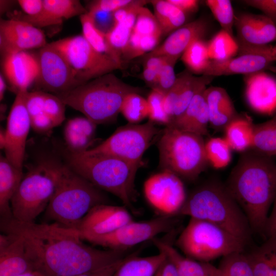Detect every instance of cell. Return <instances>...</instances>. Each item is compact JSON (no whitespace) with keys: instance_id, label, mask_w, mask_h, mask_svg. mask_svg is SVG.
I'll list each match as a JSON object with an SVG mask.
<instances>
[{"instance_id":"obj_1","label":"cell","mask_w":276,"mask_h":276,"mask_svg":"<svg viewBox=\"0 0 276 276\" xmlns=\"http://www.w3.org/2000/svg\"><path fill=\"white\" fill-rule=\"evenodd\" d=\"M2 233L20 236L35 270L45 276H74L97 270L127 257L126 251L85 244L78 232L56 222L1 219Z\"/></svg>"},{"instance_id":"obj_2","label":"cell","mask_w":276,"mask_h":276,"mask_svg":"<svg viewBox=\"0 0 276 276\" xmlns=\"http://www.w3.org/2000/svg\"><path fill=\"white\" fill-rule=\"evenodd\" d=\"M225 186L246 215L253 233H264L276 198V162L252 149L244 152Z\"/></svg>"},{"instance_id":"obj_3","label":"cell","mask_w":276,"mask_h":276,"mask_svg":"<svg viewBox=\"0 0 276 276\" xmlns=\"http://www.w3.org/2000/svg\"><path fill=\"white\" fill-rule=\"evenodd\" d=\"M179 215L218 225L247 245L251 240L253 232L246 215L218 180H209L194 190Z\"/></svg>"},{"instance_id":"obj_4","label":"cell","mask_w":276,"mask_h":276,"mask_svg":"<svg viewBox=\"0 0 276 276\" xmlns=\"http://www.w3.org/2000/svg\"><path fill=\"white\" fill-rule=\"evenodd\" d=\"M66 150V165L72 170L99 189L115 195L127 208L134 211V181L141 164L104 154L77 153Z\"/></svg>"},{"instance_id":"obj_5","label":"cell","mask_w":276,"mask_h":276,"mask_svg":"<svg viewBox=\"0 0 276 276\" xmlns=\"http://www.w3.org/2000/svg\"><path fill=\"white\" fill-rule=\"evenodd\" d=\"M139 89L107 74L56 95L65 105L82 112L97 125L114 121L124 97Z\"/></svg>"},{"instance_id":"obj_6","label":"cell","mask_w":276,"mask_h":276,"mask_svg":"<svg viewBox=\"0 0 276 276\" xmlns=\"http://www.w3.org/2000/svg\"><path fill=\"white\" fill-rule=\"evenodd\" d=\"M100 189L61 164L54 193L45 210V217L76 230L81 220L95 206L107 203Z\"/></svg>"},{"instance_id":"obj_7","label":"cell","mask_w":276,"mask_h":276,"mask_svg":"<svg viewBox=\"0 0 276 276\" xmlns=\"http://www.w3.org/2000/svg\"><path fill=\"white\" fill-rule=\"evenodd\" d=\"M205 143L202 136L166 126L157 142L159 166L181 178L194 180L209 164Z\"/></svg>"},{"instance_id":"obj_8","label":"cell","mask_w":276,"mask_h":276,"mask_svg":"<svg viewBox=\"0 0 276 276\" xmlns=\"http://www.w3.org/2000/svg\"><path fill=\"white\" fill-rule=\"evenodd\" d=\"M176 245L185 256L209 262L219 257L244 252L247 245L218 225L190 218L177 239Z\"/></svg>"},{"instance_id":"obj_9","label":"cell","mask_w":276,"mask_h":276,"mask_svg":"<svg viewBox=\"0 0 276 276\" xmlns=\"http://www.w3.org/2000/svg\"><path fill=\"white\" fill-rule=\"evenodd\" d=\"M60 165L52 160L43 161L24 176L11 200L14 219L34 222L45 211L55 190Z\"/></svg>"},{"instance_id":"obj_10","label":"cell","mask_w":276,"mask_h":276,"mask_svg":"<svg viewBox=\"0 0 276 276\" xmlns=\"http://www.w3.org/2000/svg\"><path fill=\"white\" fill-rule=\"evenodd\" d=\"M51 43L64 56L75 78L81 84L122 68L114 60L96 51L82 35Z\"/></svg>"},{"instance_id":"obj_11","label":"cell","mask_w":276,"mask_h":276,"mask_svg":"<svg viewBox=\"0 0 276 276\" xmlns=\"http://www.w3.org/2000/svg\"><path fill=\"white\" fill-rule=\"evenodd\" d=\"M161 132L155 123L150 120L142 124L128 123L118 128L104 142L86 151L141 164L144 153Z\"/></svg>"},{"instance_id":"obj_12","label":"cell","mask_w":276,"mask_h":276,"mask_svg":"<svg viewBox=\"0 0 276 276\" xmlns=\"http://www.w3.org/2000/svg\"><path fill=\"white\" fill-rule=\"evenodd\" d=\"M143 191L150 205L164 216L179 215L187 198L181 178L168 170L150 176L144 182Z\"/></svg>"},{"instance_id":"obj_13","label":"cell","mask_w":276,"mask_h":276,"mask_svg":"<svg viewBox=\"0 0 276 276\" xmlns=\"http://www.w3.org/2000/svg\"><path fill=\"white\" fill-rule=\"evenodd\" d=\"M171 217L160 216L145 221L133 220L113 232L95 238L89 242L108 249L126 251L143 242L152 240L163 233L169 231L173 226Z\"/></svg>"},{"instance_id":"obj_14","label":"cell","mask_w":276,"mask_h":276,"mask_svg":"<svg viewBox=\"0 0 276 276\" xmlns=\"http://www.w3.org/2000/svg\"><path fill=\"white\" fill-rule=\"evenodd\" d=\"M37 56L40 83L56 95L70 91L81 84L62 53L51 43L40 49Z\"/></svg>"},{"instance_id":"obj_15","label":"cell","mask_w":276,"mask_h":276,"mask_svg":"<svg viewBox=\"0 0 276 276\" xmlns=\"http://www.w3.org/2000/svg\"><path fill=\"white\" fill-rule=\"evenodd\" d=\"M28 91H19L7 118L3 149L6 158L15 167L22 169L26 144L31 119L25 104Z\"/></svg>"},{"instance_id":"obj_16","label":"cell","mask_w":276,"mask_h":276,"mask_svg":"<svg viewBox=\"0 0 276 276\" xmlns=\"http://www.w3.org/2000/svg\"><path fill=\"white\" fill-rule=\"evenodd\" d=\"M125 206L100 204L93 207L81 220L76 228L83 240L109 234L132 220Z\"/></svg>"},{"instance_id":"obj_17","label":"cell","mask_w":276,"mask_h":276,"mask_svg":"<svg viewBox=\"0 0 276 276\" xmlns=\"http://www.w3.org/2000/svg\"><path fill=\"white\" fill-rule=\"evenodd\" d=\"M1 47L4 55L45 46V36L42 30L30 22L15 19L1 20Z\"/></svg>"},{"instance_id":"obj_18","label":"cell","mask_w":276,"mask_h":276,"mask_svg":"<svg viewBox=\"0 0 276 276\" xmlns=\"http://www.w3.org/2000/svg\"><path fill=\"white\" fill-rule=\"evenodd\" d=\"M214 78L206 75L195 76L188 71L177 76L174 84L165 95L164 99L165 111L171 122L184 112L196 94L206 87Z\"/></svg>"},{"instance_id":"obj_19","label":"cell","mask_w":276,"mask_h":276,"mask_svg":"<svg viewBox=\"0 0 276 276\" xmlns=\"http://www.w3.org/2000/svg\"><path fill=\"white\" fill-rule=\"evenodd\" d=\"M238 45H263L276 41V25L264 15L241 13L235 15Z\"/></svg>"},{"instance_id":"obj_20","label":"cell","mask_w":276,"mask_h":276,"mask_svg":"<svg viewBox=\"0 0 276 276\" xmlns=\"http://www.w3.org/2000/svg\"><path fill=\"white\" fill-rule=\"evenodd\" d=\"M245 96L254 111L271 115L276 112V78L265 72L245 75Z\"/></svg>"},{"instance_id":"obj_21","label":"cell","mask_w":276,"mask_h":276,"mask_svg":"<svg viewBox=\"0 0 276 276\" xmlns=\"http://www.w3.org/2000/svg\"><path fill=\"white\" fill-rule=\"evenodd\" d=\"M35 270L22 238L11 233L0 235V276H16Z\"/></svg>"},{"instance_id":"obj_22","label":"cell","mask_w":276,"mask_h":276,"mask_svg":"<svg viewBox=\"0 0 276 276\" xmlns=\"http://www.w3.org/2000/svg\"><path fill=\"white\" fill-rule=\"evenodd\" d=\"M208 30L207 21L198 19L174 31L160 45L144 55V59L153 56H169L178 59L195 40L203 38Z\"/></svg>"},{"instance_id":"obj_23","label":"cell","mask_w":276,"mask_h":276,"mask_svg":"<svg viewBox=\"0 0 276 276\" xmlns=\"http://www.w3.org/2000/svg\"><path fill=\"white\" fill-rule=\"evenodd\" d=\"M3 66L6 77L17 92L28 91L39 76L37 56L26 51L5 55Z\"/></svg>"},{"instance_id":"obj_24","label":"cell","mask_w":276,"mask_h":276,"mask_svg":"<svg viewBox=\"0 0 276 276\" xmlns=\"http://www.w3.org/2000/svg\"><path fill=\"white\" fill-rule=\"evenodd\" d=\"M267 57L258 55L246 54L239 55L237 57L223 61L211 60L206 71L203 75L213 77L227 76L234 74L245 75L265 71L273 68V63Z\"/></svg>"},{"instance_id":"obj_25","label":"cell","mask_w":276,"mask_h":276,"mask_svg":"<svg viewBox=\"0 0 276 276\" xmlns=\"http://www.w3.org/2000/svg\"><path fill=\"white\" fill-rule=\"evenodd\" d=\"M205 88L198 91L184 112L168 125L182 131L202 136L208 135L209 116L203 96Z\"/></svg>"},{"instance_id":"obj_26","label":"cell","mask_w":276,"mask_h":276,"mask_svg":"<svg viewBox=\"0 0 276 276\" xmlns=\"http://www.w3.org/2000/svg\"><path fill=\"white\" fill-rule=\"evenodd\" d=\"M203 96L208 106L210 124L215 130L224 129L238 115L231 98L223 88L206 87Z\"/></svg>"},{"instance_id":"obj_27","label":"cell","mask_w":276,"mask_h":276,"mask_svg":"<svg viewBox=\"0 0 276 276\" xmlns=\"http://www.w3.org/2000/svg\"><path fill=\"white\" fill-rule=\"evenodd\" d=\"M159 251L175 265L179 276H217L218 267L209 262L195 260L182 255L169 242L157 238L152 240Z\"/></svg>"},{"instance_id":"obj_28","label":"cell","mask_w":276,"mask_h":276,"mask_svg":"<svg viewBox=\"0 0 276 276\" xmlns=\"http://www.w3.org/2000/svg\"><path fill=\"white\" fill-rule=\"evenodd\" d=\"M24 177L22 169L13 165L5 156L0 158L1 219L13 218L11 200Z\"/></svg>"},{"instance_id":"obj_29","label":"cell","mask_w":276,"mask_h":276,"mask_svg":"<svg viewBox=\"0 0 276 276\" xmlns=\"http://www.w3.org/2000/svg\"><path fill=\"white\" fill-rule=\"evenodd\" d=\"M43 10L37 18L29 21L34 26L45 27L62 22L63 19L80 16L87 11L77 0H43Z\"/></svg>"},{"instance_id":"obj_30","label":"cell","mask_w":276,"mask_h":276,"mask_svg":"<svg viewBox=\"0 0 276 276\" xmlns=\"http://www.w3.org/2000/svg\"><path fill=\"white\" fill-rule=\"evenodd\" d=\"M255 125L247 114H239L225 128V139L232 150L244 152L251 149Z\"/></svg>"},{"instance_id":"obj_31","label":"cell","mask_w":276,"mask_h":276,"mask_svg":"<svg viewBox=\"0 0 276 276\" xmlns=\"http://www.w3.org/2000/svg\"><path fill=\"white\" fill-rule=\"evenodd\" d=\"M166 259L161 251L148 257L132 254L125 258L112 276H153Z\"/></svg>"},{"instance_id":"obj_32","label":"cell","mask_w":276,"mask_h":276,"mask_svg":"<svg viewBox=\"0 0 276 276\" xmlns=\"http://www.w3.org/2000/svg\"><path fill=\"white\" fill-rule=\"evenodd\" d=\"M82 35L89 44L98 52L112 60L123 67V61L120 55L109 44L106 34L95 26L93 19L87 12L80 16Z\"/></svg>"},{"instance_id":"obj_33","label":"cell","mask_w":276,"mask_h":276,"mask_svg":"<svg viewBox=\"0 0 276 276\" xmlns=\"http://www.w3.org/2000/svg\"><path fill=\"white\" fill-rule=\"evenodd\" d=\"M254 276H276V243L266 241L246 253Z\"/></svg>"},{"instance_id":"obj_34","label":"cell","mask_w":276,"mask_h":276,"mask_svg":"<svg viewBox=\"0 0 276 276\" xmlns=\"http://www.w3.org/2000/svg\"><path fill=\"white\" fill-rule=\"evenodd\" d=\"M155 16L162 29L163 34H167L185 25L186 13L168 0L151 1Z\"/></svg>"},{"instance_id":"obj_35","label":"cell","mask_w":276,"mask_h":276,"mask_svg":"<svg viewBox=\"0 0 276 276\" xmlns=\"http://www.w3.org/2000/svg\"><path fill=\"white\" fill-rule=\"evenodd\" d=\"M251 149L268 157H276V112L269 120L255 125Z\"/></svg>"},{"instance_id":"obj_36","label":"cell","mask_w":276,"mask_h":276,"mask_svg":"<svg viewBox=\"0 0 276 276\" xmlns=\"http://www.w3.org/2000/svg\"><path fill=\"white\" fill-rule=\"evenodd\" d=\"M210 59L223 61L235 57L238 54L239 45L234 37L221 29L208 41Z\"/></svg>"},{"instance_id":"obj_37","label":"cell","mask_w":276,"mask_h":276,"mask_svg":"<svg viewBox=\"0 0 276 276\" xmlns=\"http://www.w3.org/2000/svg\"><path fill=\"white\" fill-rule=\"evenodd\" d=\"M181 59L191 73L203 75L211 61L208 54V41L204 38L195 40L182 54Z\"/></svg>"},{"instance_id":"obj_38","label":"cell","mask_w":276,"mask_h":276,"mask_svg":"<svg viewBox=\"0 0 276 276\" xmlns=\"http://www.w3.org/2000/svg\"><path fill=\"white\" fill-rule=\"evenodd\" d=\"M217 276H254L246 253L239 252L222 258Z\"/></svg>"},{"instance_id":"obj_39","label":"cell","mask_w":276,"mask_h":276,"mask_svg":"<svg viewBox=\"0 0 276 276\" xmlns=\"http://www.w3.org/2000/svg\"><path fill=\"white\" fill-rule=\"evenodd\" d=\"M232 150L224 137H212L205 143L208 163L216 169L225 168L229 164L232 159Z\"/></svg>"},{"instance_id":"obj_40","label":"cell","mask_w":276,"mask_h":276,"mask_svg":"<svg viewBox=\"0 0 276 276\" xmlns=\"http://www.w3.org/2000/svg\"><path fill=\"white\" fill-rule=\"evenodd\" d=\"M120 113L129 123L138 124L148 117L147 99L137 93L128 94L122 103Z\"/></svg>"},{"instance_id":"obj_41","label":"cell","mask_w":276,"mask_h":276,"mask_svg":"<svg viewBox=\"0 0 276 276\" xmlns=\"http://www.w3.org/2000/svg\"><path fill=\"white\" fill-rule=\"evenodd\" d=\"M161 37L142 36L133 32L131 33L122 60H130L145 55L157 47Z\"/></svg>"},{"instance_id":"obj_42","label":"cell","mask_w":276,"mask_h":276,"mask_svg":"<svg viewBox=\"0 0 276 276\" xmlns=\"http://www.w3.org/2000/svg\"><path fill=\"white\" fill-rule=\"evenodd\" d=\"M214 16L219 23L221 29L234 36V12L231 1L207 0L205 1Z\"/></svg>"},{"instance_id":"obj_43","label":"cell","mask_w":276,"mask_h":276,"mask_svg":"<svg viewBox=\"0 0 276 276\" xmlns=\"http://www.w3.org/2000/svg\"><path fill=\"white\" fill-rule=\"evenodd\" d=\"M132 32L142 36L161 37L163 35L155 16L144 6L140 9Z\"/></svg>"},{"instance_id":"obj_44","label":"cell","mask_w":276,"mask_h":276,"mask_svg":"<svg viewBox=\"0 0 276 276\" xmlns=\"http://www.w3.org/2000/svg\"><path fill=\"white\" fill-rule=\"evenodd\" d=\"M165 95L160 90L152 89L149 93L147 101L148 105L149 120L154 123L169 125L171 122V118L165 111L164 99Z\"/></svg>"},{"instance_id":"obj_45","label":"cell","mask_w":276,"mask_h":276,"mask_svg":"<svg viewBox=\"0 0 276 276\" xmlns=\"http://www.w3.org/2000/svg\"><path fill=\"white\" fill-rule=\"evenodd\" d=\"M132 32V29L125 25L121 23H114L111 29L106 34L109 44L120 55L122 59Z\"/></svg>"},{"instance_id":"obj_46","label":"cell","mask_w":276,"mask_h":276,"mask_svg":"<svg viewBox=\"0 0 276 276\" xmlns=\"http://www.w3.org/2000/svg\"><path fill=\"white\" fill-rule=\"evenodd\" d=\"M63 134L67 149L74 153L86 152L94 142V139L82 131H74L64 127Z\"/></svg>"},{"instance_id":"obj_47","label":"cell","mask_w":276,"mask_h":276,"mask_svg":"<svg viewBox=\"0 0 276 276\" xmlns=\"http://www.w3.org/2000/svg\"><path fill=\"white\" fill-rule=\"evenodd\" d=\"M177 59L165 56L164 63L158 74V82L156 89L166 94L174 84L177 76L174 72V66Z\"/></svg>"},{"instance_id":"obj_48","label":"cell","mask_w":276,"mask_h":276,"mask_svg":"<svg viewBox=\"0 0 276 276\" xmlns=\"http://www.w3.org/2000/svg\"><path fill=\"white\" fill-rule=\"evenodd\" d=\"M65 105L56 95L45 93L43 112L49 116L54 125H60L65 119Z\"/></svg>"},{"instance_id":"obj_49","label":"cell","mask_w":276,"mask_h":276,"mask_svg":"<svg viewBox=\"0 0 276 276\" xmlns=\"http://www.w3.org/2000/svg\"><path fill=\"white\" fill-rule=\"evenodd\" d=\"M147 1H135L130 5L121 8L113 13L114 23H121L133 30L140 9Z\"/></svg>"},{"instance_id":"obj_50","label":"cell","mask_w":276,"mask_h":276,"mask_svg":"<svg viewBox=\"0 0 276 276\" xmlns=\"http://www.w3.org/2000/svg\"><path fill=\"white\" fill-rule=\"evenodd\" d=\"M45 93L41 91H28L25 104L30 118L43 112Z\"/></svg>"},{"instance_id":"obj_51","label":"cell","mask_w":276,"mask_h":276,"mask_svg":"<svg viewBox=\"0 0 276 276\" xmlns=\"http://www.w3.org/2000/svg\"><path fill=\"white\" fill-rule=\"evenodd\" d=\"M134 0H99L93 2L88 11H103L114 13L118 10L131 5Z\"/></svg>"},{"instance_id":"obj_52","label":"cell","mask_w":276,"mask_h":276,"mask_svg":"<svg viewBox=\"0 0 276 276\" xmlns=\"http://www.w3.org/2000/svg\"><path fill=\"white\" fill-rule=\"evenodd\" d=\"M96 28L103 33H108L114 25L113 13L103 11H87Z\"/></svg>"},{"instance_id":"obj_53","label":"cell","mask_w":276,"mask_h":276,"mask_svg":"<svg viewBox=\"0 0 276 276\" xmlns=\"http://www.w3.org/2000/svg\"><path fill=\"white\" fill-rule=\"evenodd\" d=\"M242 2L261 11L276 25V0H245Z\"/></svg>"},{"instance_id":"obj_54","label":"cell","mask_w":276,"mask_h":276,"mask_svg":"<svg viewBox=\"0 0 276 276\" xmlns=\"http://www.w3.org/2000/svg\"><path fill=\"white\" fill-rule=\"evenodd\" d=\"M22 10L28 15L27 22L39 17L43 10V0H19L18 1Z\"/></svg>"},{"instance_id":"obj_55","label":"cell","mask_w":276,"mask_h":276,"mask_svg":"<svg viewBox=\"0 0 276 276\" xmlns=\"http://www.w3.org/2000/svg\"><path fill=\"white\" fill-rule=\"evenodd\" d=\"M30 119L31 127L38 133L48 132L55 127L51 118L44 112Z\"/></svg>"},{"instance_id":"obj_56","label":"cell","mask_w":276,"mask_h":276,"mask_svg":"<svg viewBox=\"0 0 276 276\" xmlns=\"http://www.w3.org/2000/svg\"><path fill=\"white\" fill-rule=\"evenodd\" d=\"M244 54H258L276 61V45L266 44L263 45H245L242 49Z\"/></svg>"},{"instance_id":"obj_57","label":"cell","mask_w":276,"mask_h":276,"mask_svg":"<svg viewBox=\"0 0 276 276\" xmlns=\"http://www.w3.org/2000/svg\"><path fill=\"white\" fill-rule=\"evenodd\" d=\"M273 204V208L268 215L264 233L267 237V240L276 243V198Z\"/></svg>"},{"instance_id":"obj_58","label":"cell","mask_w":276,"mask_h":276,"mask_svg":"<svg viewBox=\"0 0 276 276\" xmlns=\"http://www.w3.org/2000/svg\"><path fill=\"white\" fill-rule=\"evenodd\" d=\"M126 257L103 268L74 276H112Z\"/></svg>"},{"instance_id":"obj_59","label":"cell","mask_w":276,"mask_h":276,"mask_svg":"<svg viewBox=\"0 0 276 276\" xmlns=\"http://www.w3.org/2000/svg\"><path fill=\"white\" fill-rule=\"evenodd\" d=\"M168 1L186 14L195 12L199 7V1L196 0H168Z\"/></svg>"},{"instance_id":"obj_60","label":"cell","mask_w":276,"mask_h":276,"mask_svg":"<svg viewBox=\"0 0 276 276\" xmlns=\"http://www.w3.org/2000/svg\"><path fill=\"white\" fill-rule=\"evenodd\" d=\"M153 276H179L174 264L167 258Z\"/></svg>"},{"instance_id":"obj_61","label":"cell","mask_w":276,"mask_h":276,"mask_svg":"<svg viewBox=\"0 0 276 276\" xmlns=\"http://www.w3.org/2000/svg\"><path fill=\"white\" fill-rule=\"evenodd\" d=\"M165 60V56H153L145 59L144 66L158 74Z\"/></svg>"},{"instance_id":"obj_62","label":"cell","mask_w":276,"mask_h":276,"mask_svg":"<svg viewBox=\"0 0 276 276\" xmlns=\"http://www.w3.org/2000/svg\"><path fill=\"white\" fill-rule=\"evenodd\" d=\"M143 77L147 83L148 84L152 89H155L157 87L158 74L155 72L144 66Z\"/></svg>"},{"instance_id":"obj_63","label":"cell","mask_w":276,"mask_h":276,"mask_svg":"<svg viewBox=\"0 0 276 276\" xmlns=\"http://www.w3.org/2000/svg\"><path fill=\"white\" fill-rule=\"evenodd\" d=\"M6 88V85L3 76L0 75V99L2 100L4 98V93Z\"/></svg>"},{"instance_id":"obj_64","label":"cell","mask_w":276,"mask_h":276,"mask_svg":"<svg viewBox=\"0 0 276 276\" xmlns=\"http://www.w3.org/2000/svg\"><path fill=\"white\" fill-rule=\"evenodd\" d=\"M16 276H45L40 272L37 270H33L27 272Z\"/></svg>"}]
</instances>
